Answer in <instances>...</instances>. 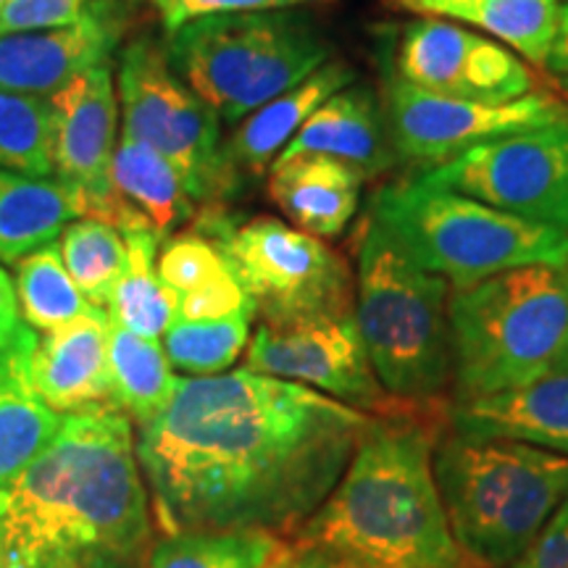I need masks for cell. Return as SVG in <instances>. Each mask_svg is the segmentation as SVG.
Wrapping results in <instances>:
<instances>
[{"mask_svg":"<svg viewBox=\"0 0 568 568\" xmlns=\"http://www.w3.org/2000/svg\"><path fill=\"white\" fill-rule=\"evenodd\" d=\"M372 418L247 366L176 379L166 408L138 435L155 518L169 535L301 529Z\"/></svg>","mask_w":568,"mask_h":568,"instance_id":"cell-1","label":"cell"},{"mask_svg":"<svg viewBox=\"0 0 568 568\" xmlns=\"http://www.w3.org/2000/svg\"><path fill=\"white\" fill-rule=\"evenodd\" d=\"M151 539L132 422L113 403L63 416L0 506V568H142Z\"/></svg>","mask_w":568,"mask_h":568,"instance_id":"cell-2","label":"cell"},{"mask_svg":"<svg viewBox=\"0 0 568 568\" xmlns=\"http://www.w3.org/2000/svg\"><path fill=\"white\" fill-rule=\"evenodd\" d=\"M297 545L351 568H464L435 479V437L422 418H372Z\"/></svg>","mask_w":568,"mask_h":568,"instance_id":"cell-3","label":"cell"},{"mask_svg":"<svg viewBox=\"0 0 568 568\" xmlns=\"http://www.w3.org/2000/svg\"><path fill=\"white\" fill-rule=\"evenodd\" d=\"M435 479L460 552L477 566L508 568L568 495V456L453 435L435 453Z\"/></svg>","mask_w":568,"mask_h":568,"instance_id":"cell-4","label":"cell"},{"mask_svg":"<svg viewBox=\"0 0 568 568\" xmlns=\"http://www.w3.org/2000/svg\"><path fill=\"white\" fill-rule=\"evenodd\" d=\"M456 403L506 393L568 364V266H521L456 290Z\"/></svg>","mask_w":568,"mask_h":568,"instance_id":"cell-5","label":"cell"},{"mask_svg":"<svg viewBox=\"0 0 568 568\" xmlns=\"http://www.w3.org/2000/svg\"><path fill=\"white\" fill-rule=\"evenodd\" d=\"M450 287L368 213L358 247L355 324L385 393L429 400L453 374Z\"/></svg>","mask_w":568,"mask_h":568,"instance_id":"cell-6","label":"cell"},{"mask_svg":"<svg viewBox=\"0 0 568 568\" xmlns=\"http://www.w3.org/2000/svg\"><path fill=\"white\" fill-rule=\"evenodd\" d=\"M372 216L426 272L471 287L521 266H568V232L518 219L416 176L379 187Z\"/></svg>","mask_w":568,"mask_h":568,"instance_id":"cell-7","label":"cell"},{"mask_svg":"<svg viewBox=\"0 0 568 568\" xmlns=\"http://www.w3.org/2000/svg\"><path fill=\"white\" fill-rule=\"evenodd\" d=\"M163 48L176 74L234 126L332 55L322 30L293 9L187 21L166 32Z\"/></svg>","mask_w":568,"mask_h":568,"instance_id":"cell-8","label":"cell"},{"mask_svg":"<svg viewBox=\"0 0 568 568\" xmlns=\"http://www.w3.org/2000/svg\"><path fill=\"white\" fill-rule=\"evenodd\" d=\"M224 255L253 303V318L287 326L353 316V276L324 240L274 216L234 219L224 209L197 211V226Z\"/></svg>","mask_w":568,"mask_h":568,"instance_id":"cell-9","label":"cell"},{"mask_svg":"<svg viewBox=\"0 0 568 568\" xmlns=\"http://www.w3.org/2000/svg\"><path fill=\"white\" fill-rule=\"evenodd\" d=\"M116 95L122 130L155 148L180 169L195 203L232 195L240 180L224 161L222 119L169 63L151 34L126 42L119 55Z\"/></svg>","mask_w":568,"mask_h":568,"instance_id":"cell-10","label":"cell"},{"mask_svg":"<svg viewBox=\"0 0 568 568\" xmlns=\"http://www.w3.org/2000/svg\"><path fill=\"white\" fill-rule=\"evenodd\" d=\"M416 180L568 232V116L485 142Z\"/></svg>","mask_w":568,"mask_h":568,"instance_id":"cell-11","label":"cell"},{"mask_svg":"<svg viewBox=\"0 0 568 568\" xmlns=\"http://www.w3.org/2000/svg\"><path fill=\"white\" fill-rule=\"evenodd\" d=\"M53 176L63 184L77 219H98L113 230L153 232L116 193L111 180L119 95L111 63H98L51 95Z\"/></svg>","mask_w":568,"mask_h":568,"instance_id":"cell-12","label":"cell"},{"mask_svg":"<svg viewBox=\"0 0 568 568\" xmlns=\"http://www.w3.org/2000/svg\"><path fill=\"white\" fill-rule=\"evenodd\" d=\"M385 116L397 159L426 169L458 159L497 138L535 130L568 116V103L545 90L510 103H474L445 98L385 71Z\"/></svg>","mask_w":568,"mask_h":568,"instance_id":"cell-13","label":"cell"},{"mask_svg":"<svg viewBox=\"0 0 568 568\" xmlns=\"http://www.w3.org/2000/svg\"><path fill=\"white\" fill-rule=\"evenodd\" d=\"M395 71L416 88L474 103H510L537 90V74L514 51L439 17L403 27Z\"/></svg>","mask_w":568,"mask_h":568,"instance_id":"cell-14","label":"cell"},{"mask_svg":"<svg viewBox=\"0 0 568 568\" xmlns=\"http://www.w3.org/2000/svg\"><path fill=\"white\" fill-rule=\"evenodd\" d=\"M247 368L316 387L361 410L385 403L353 316L311 318L287 326L261 324L247 347Z\"/></svg>","mask_w":568,"mask_h":568,"instance_id":"cell-15","label":"cell"},{"mask_svg":"<svg viewBox=\"0 0 568 568\" xmlns=\"http://www.w3.org/2000/svg\"><path fill=\"white\" fill-rule=\"evenodd\" d=\"M116 0H90L80 21L42 32L0 38V90L51 98L90 67L105 63L126 32Z\"/></svg>","mask_w":568,"mask_h":568,"instance_id":"cell-16","label":"cell"},{"mask_svg":"<svg viewBox=\"0 0 568 568\" xmlns=\"http://www.w3.org/2000/svg\"><path fill=\"white\" fill-rule=\"evenodd\" d=\"M109 311L90 314L45 332L32 353V385L59 414L111 403Z\"/></svg>","mask_w":568,"mask_h":568,"instance_id":"cell-17","label":"cell"},{"mask_svg":"<svg viewBox=\"0 0 568 568\" xmlns=\"http://www.w3.org/2000/svg\"><path fill=\"white\" fill-rule=\"evenodd\" d=\"M456 435L514 439L568 456V364L529 385L456 403Z\"/></svg>","mask_w":568,"mask_h":568,"instance_id":"cell-18","label":"cell"},{"mask_svg":"<svg viewBox=\"0 0 568 568\" xmlns=\"http://www.w3.org/2000/svg\"><path fill=\"white\" fill-rule=\"evenodd\" d=\"M329 155L364 176L387 172L397 161L389 142L385 105L368 84H347L326 101L290 140L280 159Z\"/></svg>","mask_w":568,"mask_h":568,"instance_id":"cell-19","label":"cell"},{"mask_svg":"<svg viewBox=\"0 0 568 568\" xmlns=\"http://www.w3.org/2000/svg\"><path fill=\"white\" fill-rule=\"evenodd\" d=\"M34 347L38 335L24 324L19 337L0 351V506L63 426V414L48 406L32 385Z\"/></svg>","mask_w":568,"mask_h":568,"instance_id":"cell-20","label":"cell"},{"mask_svg":"<svg viewBox=\"0 0 568 568\" xmlns=\"http://www.w3.org/2000/svg\"><path fill=\"white\" fill-rule=\"evenodd\" d=\"M355 82V69L345 61H326L314 74L305 77L274 101L255 109L237 124V130L224 145V161L232 174H264L268 163L280 159L290 140L301 132L322 105L335 92Z\"/></svg>","mask_w":568,"mask_h":568,"instance_id":"cell-21","label":"cell"},{"mask_svg":"<svg viewBox=\"0 0 568 568\" xmlns=\"http://www.w3.org/2000/svg\"><path fill=\"white\" fill-rule=\"evenodd\" d=\"M366 176L329 155L276 159L268 176V195L297 230L314 237H337L358 211Z\"/></svg>","mask_w":568,"mask_h":568,"instance_id":"cell-22","label":"cell"},{"mask_svg":"<svg viewBox=\"0 0 568 568\" xmlns=\"http://www.w3.org/2000/svg\"><path fill=\"white\" fill-rule=\"evenodd\" d=\"M159 276L174 290L180 316L187 322H209L234 314L253 316V303L232 274L222 251L201 232L169 237L159 255Z\"/></svg>","mask_w":568,"mask_h":568,"instance_id":"cell-23","label":"cell"},{"mask_svg":"<svg viewBox=\"0 0 568 568\" xmlns=\"http://www.w3.org/2000/svg\"><path fill=\"white\" fill-rule=\"evenodd\" d=\"M111 180L116 193L151 224L159 240H166L176 226L197 216V203L180 169L124 130L113 148Z\"/></svg>","mask_w":568,"mask_h":568,"instance_id":"cell-24","label":"cell"},{"mask_svg":"<svg viewBox=\"0 0 568 568\" xmlns=\"http://www.w3.org/2000/svg\"><path fill=\"white\" fill-rule=\"evenodd\" d=\"M77 219L71 197L55 176L0 172V261L19 264L51 245Z\"/></svg>","mask_w":568,"mask_h":568,"instance_id":"cell-25","label":"cell"},{"mask_svg":"<svg viewBox=\"0 0 568 568\" xmlns=\"http://www.w3.org/2000/svg\"><path fill=\"white\" fill-rule=\"evenodd\" d=\"M109 376L111 403L138 426L151 424L166 408L180 379L159 339L134 335L113 322L109 324Z\"/></svg>","mask_w":568,"mask_h":568,"instance_id":"cell-26","label":"cell"},{"mask_svg":"<svg viewBox=\"0 0 568 568\" xmlns=\"http://www.w3.org/2000/svg\"><path fill=\"white\" fill-rule=\"evenodd\" d=\"M126 261L116 287L109 297V318L124 326L134 335L159 339L180 316L174 290L159 276V251L161 240L153 232L124 234Z\"/></svg>","mask_w":568,"mask_h":568,"instance_id":"cell-27","label":"cell"},{"mask_svg":"<svg viewBox=\"0 0 568 568\" xmlns=\"http://www.w3.org/2000/svg\"><path fill=\"white\" fill-rule=\"evenodd\" d=\"M560 0H471L447 13L460 24L477 27L500 40L521 59L545 67L558 32Z\"/></svg>","mask_w":568,"mask_h":568,"instance_id":"cell-28","label":"cell"},{"mask_svg":"<svg viewBox=\"0 0 568 568\" xmlns=\"http://www.w3.org/2000/svg\"><path fill=\"white\" fill-rule=\"evenodd\" d=\"M19 311L34 332H53L74 318L90 314L92 305L63 264L61 245H45L19 261L17 268Z\"/></svg>","mask_w":568,"mask_h":568,"instance_id":"cell-29","label":"cell"},{"mask_svg":"<svg viewBox=\"0 0 568 568\" xmlns=\"http://www.w3.org/2000/svg\"><path fill=\"white\" fill-rule=\"evenodd\" d=\"M282 545L272 531H180L153 545L142 568H266Z\"/></svg>","mask_w":568,"mask_h":568,"instance_id":"cell-30","label":"cell"},{"mask_svg":"<svg viewBox=\"0 0 568 568\" xmlns=\"http://www.w3.org/2000/svg\"><path fill=\"white\" fill-rule=\"evenodd\" d=\"M0 172L53 176L51 98L0 90Z\"/></svg>","mask_w":568,"mask_h":568,"instance_id":"cell-31","label":"cell"},{"mask_svg":"<svg viewBox=\"0 0 568 568\" xmlns=\"http://www.w3.org/2000/svg\"><path fill=\"white\" fill-rule=\"evenodd\" d=\"M251 318L247 314L209 318V322L176 318L163 339L169 364L190 376L224 374L247 347Z\"/></svg>","mask_w":568,"mask_h":568,"instance_id":"cell-32","label":"cell"},{"mask_svg":"<svg viewBox=\"0 0 568 568\" xmlns=\"http://www.w3.org/2000/svg\"><path fill=\"white\" fill-rule=\"evenodd\" d=\"M61 255L82 295L98 308H105L126 261L122 232L98 219L71 222L63 230Z\"/></svg>","mask_w":568,"mask_h":568,"instance_id":"cell-33","label":"cell"},{"mask_svg":"<svg viewBox=\"0 0 568 568\" xmlns=\"http://www.w3.org/2000/svg\"><path fill=\"white\" fill-rule=\"evenodd\" d=\"M88 3L90 0H9L0 11V38L69 27L82 19Z\"/></svg>","mask_w":568,"mask_h":568,"instance_id":"cell-34","label":"cell"},{"mask_svg":"<svg viewBox=\"0 0 568 568\" xmlns=\"http://www.w3.org/2000/svg\"><path fill=\"white\" fill-rule=\"evenodd\" d=\"M151 3L155 13H159L163 30L174 32L195 19L224 17V13L295 9L305 0H151Z\"/></svg>","mask_w":568,"mask_h":568,"instance_id":"cell-35","label":"cell"},{"mask_svg":"<svg viewBox=\"0 0 568 568\" xmlns=\"http://www.w3.org/2000/svg\"><path fill=\"white\" fill-rule=\"evenodd\" d=\"M508 568H568V495L529 550Z\"/></svg>","mask_w":568,"mask_h":568,"instance_id":"cell-36","label":"cell"},{"mask_svg":"<svg viewBox=\"0 0 568 568\" xmlns=\"http://www.w3.org/2000/svg\"><path fill=\"white\" fill-rule=\"evenodd\" d=\"M21 329H24V322H21L17 284L6 268H0V351H6Z\"/></svg>","mask_w":568,"mask_h":568,"instance_id":"cell-37","label":"cell"},{"mask_svg":"<svg viewBox=\"0 0 568 568\" xmlns=\"http://www.w3.org/2000/svg\"><path fill=\"white\" fill-rule=\"evenodd\" d=\"M552 74L558 77H568V3H560V13H558V32L556 40H552V48L548 53V61H545Z\"/></svg>","mask_w":568,"mask_h":568,"instance_id":"cell-38","label":"cell"},{"mask_svg":"<svg viewBox=\"0 0 568 568\" xmlns=\"http://www.w3.org/2000/svg\"><path fill=\"white\" fill-rule=\"evenodd\" d=\"M287 568H351V566H345L343 560L332 558L329 552H324V550L297 545V548L290 550Z\"/></svg>","mask_w":568,"mask_h":568,"instance_id":"cell-39","label":"cell"},{"mask_svg":"<svg viewBox=\"0 0 568 568\" xmlns=\"http://www.w3.org/2000/svg\"><path fill=\"white\" fill-rule=\"evenodd\" d=\"M395 3H400L403 9L414 13H424V17L445 19L453 9H458V6L464 3H471V0H395Z\"/></svg>","mask_w":568,"mask_h":568,"instance_id":"cell-40","label":"cell"},{"mask_svg":"<svg viewBox=\"0 0 568 568\" xmlns=\"http://www.w3.org/2000/svg\"><path fill=\"white\" fill-rule=\"evenodd\" d=\"M290 550H293V548H287V545H282L280 552H276V556H274L272 560H268V566H266V568H287Z\"/></svg>","mask_w":568,"mask_h":568,"instance_id":"cell-41","label":"cell"},{"mask_svg":"<svg viewBox=\"0 0 568 568\" xmlns=\"http://www.w3.org/2000/svg\"><path fill=\"white\" fill-rule=\"evenodd\" d=\"M6 3H9V0H0V11H3V6H6Z\"/></svg>","mask_w":568,"mask_h":568,"instance_id":"cell-42","label":"cell"},{"mask_svg":"<svg viewBox=\"0 0 568 568\" xmlns=\"http://www.w3.org/2000/svg\"><path fill=\"white\" fill-rule=\"evenodd\" d=\"M564 88H566V92H568V77L564 80Z\"/></svg>","mask_w":568,"mask_h":568,"instance_id":"cell-43","label":"cell"}]
</instances>
